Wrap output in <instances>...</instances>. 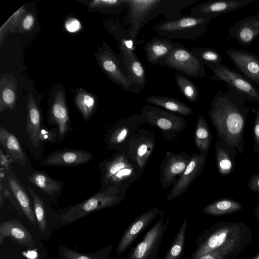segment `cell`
Instances as JSON below:
<instances>
[{
  "label": "cell",
  "instance_id": "obj_55",
  "mask_svg": "<svg viewBox=\"0 0 259 259\" xmlns=\"http://www.w3.org/2000/svg\"><path fill=\"white\" fill-rule=\"evenodd\" d=\"M34 259H37V258H34Z\"/></svg>",
  "mask_w": 259,
  "mask_h": 259
},
{
  "label": "cell",
  "instance_id": "obj_42",
  "mask_svg": "<svg viewBox=\"0 0 259 259\" xmlns=\"http://www.w3.org/2000/svg\"><path fill=\"white\" fill-rule=\"evenodd\" d=\"M112 249L111 246H106L103 249L102 252L96 257L93 255H87L78 253L65 247H63L62 254L65 259H109V255Z\"/></svg>",
  "mask_w": 259,
  "mask_h": 259
},
{
  "label": "cell",
  "instance_id": "obj_9",
  "mask_svg": "<svg viewBox=\"0 0 259 259\" xmlns=\"http://www.w3.org/2000/svg\"><path fill=\"white\" fill-rule=\"evenodd\" d=\"M159 214V220L130 250L127 259H157L158 249L170 220L169 217L165 220V211H160Z\"/></svg>",
  "mask_w": 259,
  "mask_h": 259
},
{
  "label": "cell",
  "instance_id": "obj_39",
  "mask_svg": "<svg viewBox=\"0 0 259 259\" xmlns=\"http://www.w3.org/2000/svg\"><path fill=\"white\" fill-rule=\"evenodd\" d=\"M191 50L203 65H205L210 69L222 64L221 55L213 49L206 47H193Z\"/></svg>",
  "mask_w": 259,
  "mask_h": 259
},
{
  "label": "cell",
  "instance_id": "obj_38",
  "mask_svg": "<svg viewBox=\"0 0 259 259\" xmlns=\"http://www.w3.org/2000/svg\"><path fill=\"white\" fill-rule=\"evenodd\" d=\"M175 78L177 85L184 97L189 102L195 103L200 98V89L187 76L176 73Z\"/></svg>",
  "mask_w": 259,
  "mask_h": 259
},
{
  "label": "cell",
  "instance_id": "obj_8",
  "mask_svg": "<svg viewBox=\"0 0 259 259\" xmlns=\"http://www.w3.org/2000/svg\"><path fill=\"white\" fill-rule=\"evenodd\" d=\"M157 65L166 67L179 73L193 78H202L206 76L204 65L191 50L180 44Z\"/></svg>",
  "mask_w": 259,
  "mask_h": 259
},
{
  "label": "cell",
  "instance_id": "obj_49",
  "mask_svg": "<svg viewBox=\"0 0 259 259\" xmlns=\"http://www.w3.org/2000/svg\"><path fill=\"white\" fill-rule=\"evenodd\" d=\"M247 187L250 191L259 193V174H254L250 177L247 183Z\"/></svg>",
  "mask_w": 259,
  "mask_h": 259
},
{
  "label": "cell",
  "instance_id": "obj_11",
  "mask_svg": "<svg viewBox=\"0 0 259 259\" xmlns=\"http://www.w3.org/2000/svg\"><path fill=\"white\" fill-rule=\"evenodd\" d=\"M214 81H222L241 94L245 100L259 103V90L234 70L222 64L210 68Z\"/></svg>",
  "mask_w": 259,
  "mask_h": 259
},
{
  "label": "cell",
  "instance_id": "obj_48",
  "mask_svg": "<svg viewBox=\"0 0 259 259\" xmlns=\"http://www.w3.org/2000/svg\"><path fill=\"white\" fill-rule=\"evenodd\" d=\"M4 191V197H2L0 196V207L2 208L4 202V199L6 197H8L9 200H10L12 204L13 205V206L16 208V209L18 210V211L19 212V213L21 214V209L19 207V205H18L17 202L15 201V199L13 198V197L11 196V194L9 192V191L6 189L5 188L3 187L2 182L0 183V192Z\"/></svg>",
  "mask_w": 259,
  "mask_h": 259
},
{
  "label": "cell",
  "instance_id": "obj_37",
  "mask_svg": "<svg viewBox=\"0 0 259 259\" xmlns=\"http://www.w3.org/2000/svg\"><path fill=\"white\" fill-rule=\"evenodd\" d=\"M187 224L188 216L187 215L163 259H179L183 254Z\"/></svg>",
  "mask_w": 259,
  "mask_h": 259
},
{
  "label": "cell",
  "instance_id": "obj_36",
  "mask_svg": "<svg viewBox=\"0 0 259 259\" xmlns=\"http://www.w3.org/2000/svg\"><path fill=\"white\" fill-rule=\"evenodd\" d=\"M248 245L243 243H228L201 255L198 259H234Z\"/></svg>",
  "mask_w": 259,
  "mask_h": 259
},
{
  "label": "cell",
  "instance_id": "obj_22",
  "mask_svg": "<svg viewBox=\"0 0 259 259\" xmlns=\"http://www.w3.org/2000/svg\"><path fill=\"white\" fill-rule=\"evenodd\" d=\"M9 185L16 202L27 219L33 225L37 222L30 200L21 181L13 172L10 167L6 170Z\"/></svg>",
  "mask_w": 259,
  "mask_h": 259
},
{
  "label": "cell",
  "instance_id": "obj_14",
  "mask_svg": "<svg viewBox=\"0 0 259 259\" xmlns=\"http://www.w3.org/2000/svg\"><path fill=\"white\" fill-rule=\"evenodd\" d=\"M208 156V152L195 153L183 173L172 186L166 199L170 201L183 195L189 188L194 180L203 170Z\"/></svg>",
  "mask_w": 259,
  "mask_h": 259
},
{
  "label": "cell",
  "instance_id": "obj_25",
  "mask_svg": "<svg viewBox=\"0 0 259 259\" xmlns=\"http://www.w3.org/2000/svg\"><path fill=\"white\" fill-rule=\"evenodd\" d=\"M41 115L38 107L32 96L30 94L27 102V116L26 131L32 145L38 148L40 141Z\"/></svg>",
  "mask_w": 259,
  "mask_h": 259
},
{
  "label": "cell",
  "instance_id": "obj_47",
  "mask_svg": "<svg viewBox=\"0 0 259 259\" xmlns=\"http://www.w3.org/2000/svg\"><path fill=\"white\" fill-rule=\"evenodd\" d=\"M65 29L70 33H75L81 28V24L80 21L74 18H68L65 23Z\"/></svg>",
  "mask_w": 259,
  "mask_h": 259
},
{
  "label": "cell",
  "instance_id": "obj_21",
  "mask_svg": "<svg viewBox=\"0 0 259 259\" xmlns=\"http://www.w3.org/2000/svg\"><path fill=\"white\" fill-rule=\"evenodd\" d=\"M108 30L115 37L118 43L120 56L127 67L134 60L139 57L136 54V43L130 38L128 31L118 20H111L107 23Z\"/></svg>",
  "mask_w": 259,
  "mask_h": 259
},
{
  "label": "cell",
  "instance_id": "obj_18",
  "mask_svg": "<svg viewBox=\"0 0 259 259\" xmlns=\"http://www.w3.org/2000/svg\"><path fill=\"white\" fill-rule=\"evenodd\" d=\"M50 123L57 126L58 140H63L69 133L71 122L64 92L60 90L56 93L50 106Z\"/></svg>",
  "mask_w": 259,
  "mask_h": 259
},
{
  "label": "cell",
  "instance_id": "obj_28",
  "mask_svg": "<svg viewBox=\"0 0 259 259\" xmlns=\"http://www.w3.org/2000/svg\"><path fill=\"white\" fill-rule=\"evenodd\" d=\"M145 102L183 116H189L194 113L193 109L190 107L170 97L152 95L147 97Z\"/></svg>",
  "mask_w": 259,
  "mask_h": 259
},
{
  "label": "cell",
  "instance_id": "obj_43",
  "mask_svg": "<svg viewBox=\"0 0 259 259\" xmlns=\"http://www.w3.org/2000/svg\"><path fill=\"white\" fill-rule=\"evenodd\" d=\"M39 138L40 142L46 141L52 144L56 143L58 140V128H41Z\"/></svg>",
  "mask_w": 259,
  "mask_h": 259
},
{
  "label": "cell",
  "instance_id": "obj_6",
  "mask_svg": "<svg viewBox=\"0 0 259 259\" xmlns=\"http://www.w3.org/2000/svg\"><path fill=\"white\" fill-rule=\"evenodd\" d=\"M140 116L143 124L159 128L166 140H172L187 126V121L182 116L154 105H144Z\"/></svg>",
  "mask_w": 259,
  "mask_h": 259
},
{
  "label": "cell",
  "instance_id": "obj_33",
  "mask_svg": "<svg viewBox=\"0 0 259 259\" xmlns=\"http://www.w3.org/2000/svg\"><path fill=\"white\" fill-rule=\"evenodd\" d=\"M74 103L81 113L84 121L92 116L97 105V99L92 94L82 89H78L74 98Z\"/></svg>",
  "mask_w": 259,
  "mask_h": 259
},
{
  "label": "cell",
  "instance_id": "obj_35",
  "mask_svg": "<svg viewBox=\"0 0 259 259\" xmlns=\"http://www.w3.org/2000/svg\"><path fill=\"white\" fill-rule=\"evenodd\" d=\"M215 157L219 173L221 176H227L235 169V157L224 148L219 140H215Z\"/></svg>",
  "mask_w": 259,
  "mask_h": 259
},
{
  "label": "cell",
  "instance_id": "obj_3",
  "mask_svg": "<svg viewBox=\"0 0 259 259\" xmlns=\"http://www.w3.org/2000/svg\"><path fill=\"white\" fill-rule=\"evenodd\" d=\"M252 240V232L244 223L219 221L199 236L196 241V248L190 259H198L230 243L249 245Z\"/></svg>",
  "mask_w": 259,
  "mask_h": 259
},
{
  "label": "cell",
  "instance_id": "obj_17",
  "mask_svg": "<svg viewBox=\"0 0 259 259\" xmlns=\"http://www.w3.org/2000/svg\"><path fill=\"white\" fill-rule=\"evenodd\" d=\"M94 158V155L87 151L64 149L51 153L41 160L40 164L61 167L75 166L84 164Z\"/></svg>",
  "mask_w": 259,
  "mask_h": 259
},
{
  "label": "cell",
  "instance_id": "obj_7",
  "mask_svg": "<svg viewBox=\"0 0 259 259\" xmlns=\"http://www.w3.org/2000/svg\"><path fill=\"white\" fill-rule=\"evenodd\" d=\"M97 58L100 68L112 82L120 87L124 91L139 93L120 55H117L105 44L98 53Z\"/></svg>",
  "mask_w": 259,
  "mask_h": 259
},
{
  "label": "cell",
  "instance_id": "obj_51",
  "mask_svg": "<svg viewBox=\"0 0 259 259\" xmlns=\"http://www.w3.org/2000/svg\"><path fill=\"white\" fill-rule=\"evenodd\" d=\"M37 253L33 250H29L26 254V256L29 259H34Z\"/></svg>",
  "mask_w": 259,
  "mask_h": 259
},
{
  "label": "cell",
  "instance_id": "obj_30",
  "mask_svg": "<svg viewBox=\"0 0 259 259\" xmlns=\"http://www.w3.org/2000/svg\"><path fill=\"white\" fill-rule=\"evenodd\" d=\"M243 209L242 204L232 198H222L209 203L201 212L212 216H222L237 212Z\"/></svg>",
  "mask_w": 259,
  "mask_h": 259
},
{
  "label": "cell",
  "instance_id": "obj_23",
  "mask_svg": "<svg viewBox=\"0 0 259 259\" xmlns=\"http://www.w3.org/2000/svg\"><path fill=\"white\" fill-rule=\"evenodd\" d=\"M6 237H10L16 243L29 248L35 246L33 238L27 228L19 221L11 220L0 224V244Z\"/></svg>",
  "mask_w": 259,
  "mask_h": 259
},
{
  "label": "cell",
  "instance_id": "obj_24",
  "mask_svg": "<svg viewBox=\"0 0 259 259\" xmlns=\"http://www.w3.org/2000/svg\"><path fill=\"white\" fill-rule=\"evenodd\" d=\"M180 44L162 36H154L144 47L146 58L151 64L157 65Z\"/></svg>",
  "mask_w": 259,
  "mask_h": 259
},
{
  "label": "cell",
  "instance_id": "obj_16",
  "mask_svg": "<svg viewBox=\"0 0 259 259\" xmlns=\"http://www.w3.org/2000/svg\"><path fill=\"white\" fill-rule=\"evenodd\" d=\"M256 0L209 1L197 4L190 9L192 16L212 19L222 14L237 10Z\"/></svg>",
  "mask_w": 259,
  "mask_h": 259
},
{
  "label": "cell",
  "instance_id": "obj_32",
  "mask_svg": "<svg viewBox=\"0 0 259 259\" xmlns=\"http://www.w3.org/2000/svg\"><path fill=\"white\" fill-rule=\"evenodd\" d=\"M144 170L138 165L133 163L130 166L123 168L113 175L101 189H105L116 185L130 186L143 174Z\"/></svg>",
  "mask_w": 259,
  "mask_h": 259
},
{
  "label": "cell",
  "instance_id": "obj_20",
  "mask_svg": "<svg viewBox=\"0 0 259 259\" xmlns=\"http://www.w3.org/2000/svg\"><path fill=\"white\" fill-rule=\"evenodd\" d=\"M229 35L242 46L250 45L259 35V13L235 22L230 28Z\"/></svg>",
  "mask_w": 259,
  "mask_h": 259
},
{
  "label": "cell",
  "instance_id": "obj_34",
  "mask_svg": "<svg viewBox=\"0 0 259 259\" xmlns=\"http://www.w3.org/2000/svg\"><path fill=\"white\" fill-rule=\"evenodd\" d=\"M212 136L206 119L199 115L194 133V143L199 152H208Z\"/></svg>",
  "mask_w": 259,
  "mask_h": 259
},
{
  "label": "cell",
  "instance_id": "obj_5",
  "mask_svg": "<svg viewBox=\"0 0 259 259\" xmlns=\"http://www.w3.org/2000/svg\"><path fill=\"white\" fill-rule=\"evenodd\" d=\"M211 19L192 15L181 16L166 19L152 26V29L160 36L170 39H184L194 41L207 30Z\"/></svg>",
  "mask_w": 259,
  "mask_h": 259
},
{
  "label": "cell",
  "instance_id": "obj_53",
  "mask_svg": "<svg viewBox=\"0 0 259 259\" xmlns=\"http://www.w3.org/2000/svg\"><path fill=\"white\" fill-rule=\"evenodd\" d=\"M254 211L257 220L259 221V204L255 207Z\"/></svg>",
  "mask_w": 259,
  "mask_h": 259
},
{
  "label": "cell",
  "instance_id": "obj_1",
  "mask_svg": "<svg viewBox=\"0 0 259 259\" xmlns=\"http://www.w3.org/2000/svg\"><path fill=\"white\" fill-rule=\"evenodd\" d=\"M213 96L208 113L219 141L235 157L244 150V135L248 108L245 99L231 87Z\"/></svg>",
  "mask_w": 259,
  "mask_h": 259
},
{
  "label": "cell",
  "instance_id": "obj_52",
  "mask_svg": "<svg viewBox=\"0 0 259 259\" xmlns=\"http://www.w3.org/2000/svg\"><path fill=\"white\" fill-rule=\"evenodd\" d=\"M6 169L1 167L0 168V183L2 182V181L6 176V172L5 171Z\"/></svg>",
  "mask_w": 259,
  "mask_h": 259
},
{
  "label": "cell",
  "instance_id": "obj_45",
  "mask_svg": "<svg viewBox=\"0 0 259 259\" xmlns=\"http://www.w3.org/2000/svg\"><path fill=\"white\" fill-rule=\"evenodd\" d=\"M254 145L253 151L259 155V109L255 111V116L253 127Z\"/></svg>",
  "mask_w": 259,
  "mask_h": 259
},
{
  "label": "cell",
  "instance_id": "obj_26",
  "mask_svg": "<svg viewBox=\"0 0 259 259\" xmlns=\"http://www.w3.org/2000/svg\"><path fill=\"white\" fill-rule=\"evenodd\" d=\"M133 163L135 162L130 160L126 150L117 151L110 159L101 161L99 167L102 176V187L115 173Z\"/></svg>",
  "mask_w": 259,
  "mask_h": 259
},
{
  "label": "cell",
  "instance_id": "obj_13",
  "mask_svg": "<svg viewBox=\"0 0 259 259\" xmlns=\"http://www.w3.org/2000/svg\"><path fill=\"white\" fill-rule=\"evenodd\" d=\"M192 155H187L184 151L167 154L164 158L159 173L160 182L163 189L173 186L177 178L183 173L188 165Z\"/></svg>",
  "mask_w": 259,
  "mask_h": 259
},
{
  "label": "cell",
  "instance_id": "obj_15",
  "mask_svg": "<svg viewBox=\"0 0 259 259\" xmlns=\"http://www.w3.org/2000/svg\"><path fill=\"white\" fill-rule=\"evenodd\" d=\"M158 206L147 210L134 219L126 228L116 248L117 256L121 255L136 239L152 223L159 214Z\"/></svg>",
  "mask_w": 259,
  "mask_h": 259
},
{
  "label": "cell",
  "instance_id": "obj_41",
  "mask_svg": "<svg viewBox=\"0 0 259 259\" xmlns=\"http://www.w3.org/2000/svg\"><path fill=\"white\" fill-rule=\"evenodd\" d=\"M28 190L32 200L33 207L39 230L44 232L47 228L46 211L42 201L30 187Z\"/></svg>",
  "mask_w": 259,
  "mask_h": 259
},
{
  "label": "cell",
  "instance_id": "obj_27",
  "mask_svg": "<svg viewBox=\"0 0 259 259\" xmlns=\"http://www.w3.org/2000/svg\"><path fill=\"white\" fill-rule=\"evenodd\" d=\"M28 180L33 185L41 189L52 200L61 194L64 183L51 178L44 171H35L27 177Z\"/></svg>",
  "mask_w": 259,
  "mask_h": 259
},
{
  "label": "cell",
  "instance_id": "obj_10",
  "mask_svg": "<svg viewBox=\"0 0 259 259\" xmlns=\"http://www.w3.org/2000/svg\"><path fill=\"white\" fill-rule=\"evenodd\" d=\"M142 124L140 114L131 115L115 123L106 136L107 148L117 152L125 150L128 142Z\"/></svg>",
  "mask_w": 259,
  "mask_h": 259
},
{
  "label": "cell",
  "instance_id": "obj_50",
  "mask_svg": "<svg viewBox=\"0 0 259 259\" xmlns=\"http://www.w3.org/2000/svg\"><path fill=\"white\" fill-rule=\"evenodd\" d=\"M12 159H9V156H7L4 154L2 149L0 150V165L1 167H2L6 170L9 169L10 167V164L12 162Z\"/></svg>",
  "mask_w": 259,
  "mask_h": 259
},
{
  "label": "cell",
  "instance_id": "obj_46",
  "mask_svg": "<svg viewBox=\"0 0 259 259\" xmlns=\"http://www.w3.org/2000/svg\"><path fill=\"white\" fill-rule=\"evenodd\" d=\"M23 13L24 9L22 7L8 20L2 28L4 27L5 29L4 30H5L6 28L10 29L15 26L19 21L21 22L23 17Z\"/></svg>",
  "mask_w": 259,
  "mask_h": 259
},
{
  "label": "cell",
  "instance_id": "obj_4",
  "mask_svg": "<svg viewBox=\"0 0 259 259\" xmlns=\"http://www.w3.org/2000/svg\"><path fill=\"white\" fill-rule=\"evenodd\" d=\"M128 187L116 185L101 189L89 198L69 207L62 217L63 222L70 223L95 211L116 206L124 199Z\"/></svg>",
  "mask_w": 259,
  "mask_h": 259
},
{
  "label": "cell",
  "instance_id": "obj_40",
  "mask_svg": "<svg viewBox=\"0 0 259 259\" xmlns=\"http://www.w3.org/2000/svg\"><path fill=\"white\" fill-rule=\"evenodd\" d=\"M90 8L102 9L111 14H118L127 5L125 0H94L89 3Z\"/></svg>",
  "mask_w": 259,
  "mask_h": 259
},
{
  "label": "cell",
  "instance_id": "obj_29",
  "mask_svg": "<svg viewBox=\"0 0 259 259\" xmlns=\"http://www.w3.org/2000/svg\"><path fill=\"white\" fill-rule=\"evenodd\" d=\"M0 143L13 161L22 166L26 164L27 158L17 138L2 126H0Z\"/></svg>",
  "mask_w": 259,
  "mask_h": 259
},
{
  "label": "cell",
  "instance_id": "obj_31",
  "mask_svg": "<svg viewBox=\"0 0 259 259\" xmlns=\"http://www.w3.org/2000/svg\"><path fill=\"white\" fill-rule=\"evenodd\" d=\"M1 75L0 81V113L13 109L16 104V81L10 76Z\"/></svg>",
  "mask_w": 259,
  "mask_h": 259
},
{
  "label": "cell",
  "instance_id": "obj_44",
  "mask_svg": "<svg viewBox=\"0 0 259 259\" xmlns=\"http://www.w3.org/2000/svg\"><path fill=\"white\" fill-rule=\"evenodd\" d=\"M34 24V17L31 13H28L23 17L19 27V32H25L32 29Z\"/></svg>",
  "mask_w": 259,
  "mask_h": 259
},
{
  "label": "cell",
  "instance_id": "obj_2",
  "mask_svg": "<svg viewBox=\"0 0 259 259\" xmlns=\"http://www.w3.org/2000/svg\"><path fill=\"white\" fill-rule=\"evenodd\" d=\"M127 11L123 19L129 36L136 44L138 34L148 22L163 15L167 19L182 16L183 9L199 0H125Z\"/></svg>",
  "mask_w": 259,
  "mask_h": 259
},
{
  "label": "cell",
  "instance_id": "obj_12",
  "mask_svg": "<svg viewBox=\"0 0 259 259\" xmlns=\"http://www.w3.org/2000/svg\"><path fill=\"white\" fill-rule=\"evenodd\" d=\"M155 145L154 133L146 129L138 128L128 142L125 150L130 160L144 170Z\"/></svg>",
  "mask_w": 259,
  "mask_h": 259
},
{
  "label": "cell",
  "instance_id": "obj_19",
  "mask_svg": "<svg viewBox=\"0 0 259 259\" xmlns=\"http://www.w3.org/2000/svg\"><path fill=\"white\" fill-rule=\"evenodd\" d=\"M228 58L252 82L259 85V57L248 52L230 48L227 50Z\"/></svg>",
  "mask_w": 259,
  "mask_h": 259
},
{
  "label": "cell",
  "instance_id": "obj_54",
  "mask_svg": "<svg viewBox=\"0 0 259 259\" xmlns=\"http://www.w3.org/2000/svg\"><path fill=\"white\" fill-rule=\"evenodd\" d=\"M250 259H259V251Z\"/></svg>",
  "mask_w": 259,
  "mask_h": 259
}]
</instances>
